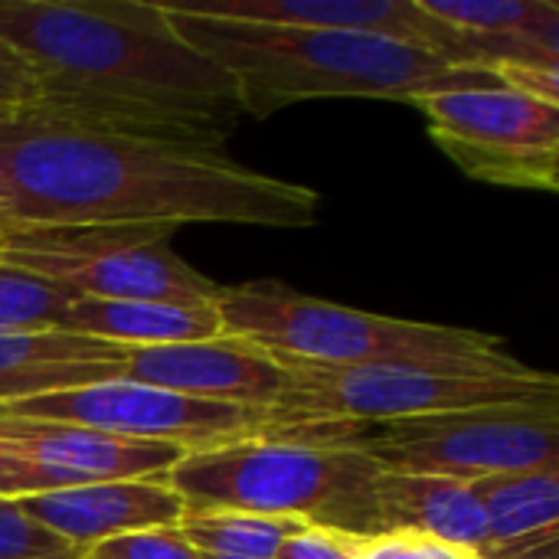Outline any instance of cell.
Instances as JSON below:
<instances>
[{
  "label": "cell",
  "instance_id": "603a6c76",
  "mask_svg": "<svg viewBox=\"0 0 559 559\" xmlns=\"http://www.w3.org/2000/svg\"><path fill=\"white\" fill-rule=\"evenodd\" d=\"M88 559H203L177 527H154V531H138L124 537H111L98 547H92Z\"/></svg>",
  "mask_w": 559,
  "mask_h": 559
},
{
  "label": "cell",
  "instance_id": "d6986e66",
  "mask_svg": "<svg viewBox=\"0 0 559 559\" xmlns=\"http://www.w3.org/2000/svg\"><path fill=\"white\" fill-rule=\"evenodd\" d=\"M295 518H265L242 511H200L183 514L177 531L200 557L226 559H275L282 544L305 527Z\"/></svg>",
  "mask_w": 559,
  "mask_h": 559
},
{
  "label": "cell",
  "instance_id": "277c9868",
  "mask_svg": "<svg viewBox=\"0 0 559 559\" xmlns=\"http://www.w3.org/2000/svg\"><path fill=\"white\" fill-rule=\"evenodd\" d=\"M377 475L380 465L331 429H288L187 452L167 472V485L183 501V514L295 518L377 540L383 537Z\"/></svg>",
  "mask_w": 559,
  "mask_h": 559
},
{
  "label": "cell",
  "instance_id": "2e32d148",
  "mask_svg": "<svg viewBox=\"0 0 559 559\" xmlns=\"http://www.w3.org/2000/svg\"><path fill=\"white\" fill-rule=\"evenodd\" d=\"M124 347L66 331L0 334V406L121 377Z\"/></svg>",
  "mask_w": 559,
  "mask_h": 559
},
{
  "label": "cell",
  "instance_id": "f1b7e54d",
  "mask_svg": "<svg viewBox=\"0 0 559 559\" xmlns=\"http://www.w3.org/2000/svg\"><path fill=\"white\" fill-rule=\"evenodd\" d=\"M79 559H88V557H79Z\"/></svg>",
  "mask_w": 559,
  "mask_h": 559
},
{
  "label": "cell",
  "instance_id": "6da1fadb",
  "mask_svg": "<svg viewBox=\"0 0 559 559\" xmlns=\"http://www.w3.org/2000/svg\"><path fill=\"white\" fill-rule=\"evenodd\" d=\"M321 197L219 147L115 128L49 105L0 111V219L26 226L239 223L308 229Z\"/></svg>",
  "mask_w": 559,
  "mask_h": 559
},
{
  "label": "cell",
  "instance_id": "4fadbf2b",
  "mask_svg": "<svg viewBox=\"0 0 559 559\" xmlns=\"http://www.w3.org/2000/svg\"><path fill=\"white\" fill-rule=\"evenodd\" d=\"M33 524L66 540L72 550L88 554L92 547L154 527H177L183 501L167 478L134 481H98L13 501Z\"/></svg>",
  "mask_w": 559,
  "mask_h": 559
},
{
  "label": "cell",
  "instance_id": "ac0fdd59",
  "mask_svg": "<svg viewBox=\"0 0 559 559\" xmlns=\"http://www.w3.org/2000/svg\"><path fill=\"white\" fill-rule=\"evenodd\" d=\"M59 331L108 341L118 347H167V344L223 337L216 305L102 301V298H75Z\"/></svg>",
  "mask_w": 559,
  "mask_h": 559
},
{
  "label": "cell",
  "instance_id": "7a4b0ae2",
  "mask_svg": "<svg viewBox=\"0 0 559 559\" xmlns=\"http://www.w3.org/2000/svg\"><path fill=\"white\" fill-rule=\"evenodd\" d=\"M0 39L39 105L219 147L242 118L233 79L147 0H0Z\"/></svg>",
  "mask_w": 559,
  "mask_h": 559
},
{
  "label": "cell",
  "instance_id": "9c48e42d",
  "mask_svg": "<svg viewBox=\"0 0 559 559\" xmlns=\"http://www.w3.org/2000/svg\"><path fill=\"white\" fill-rule=\"evenodd\" d=\"M432 141L475 180L554 193L559 108L504 85L436 92L416 102Z\"/></svg>",
  "mask_w": 559,
  "mask_h": 559
},
{
  "label": "cell",
  "instance_id": "484cf974",
  "mask_svg": "<svg viewBox=\"0 0 559 559\" xmlns=\"http://www.w3.org/2000/svg\"><path fill=\"white\" fill-rule=\"evenodd\" d=\"M33 102H39V88L29 66L16 56L13 46L0 39V111H13Z\"/></svg>",
  "mask_w": 559,
  "mask_h": 559
},
{
  "label": "cell",
  "instance_id": "8992f818",
  "mask_svg": "<svg viewBox=\"0 0 559 559\" xmlns=\"http://www.w3.org/2000/svg\"><path fill=\"white\" fill-rule=\"evenodd\" d=\"M285 393L262 416L265 436L288 429H370L400 419L531 403L557 396L554 373H475L455 367H350L331 370L282 360Z\"/></svg>",
  "mask_w": 559,
  "mask_h": 559
},
{
  "label": "cell",
  "instance_id": "8fae6325",
  "mask_svg": "<svg viewBox=\"0 0 559 559\" xmlns=\"http://www.w3.org/2000/svg\"><path fill=\"white\" fill-rule=\"evenodd\" d=\"M183 455L177 445L0 413V498L7 501L98 481L167 478Z\"/></svg>",
  "mask_w": 559,
  "mask_h": 559
},
{
  "label": "cell",
  "instance_id": "5bb4252c",
  "mask_svg": "<svg viewBox=\"0 0 559 559\" xmlns=\"http://www.w3.org/2000/svg\"><path fill=\"white\" fill-rule=\"evenodd\" d=\"M197 13L269 26L347 29L400 39L462 66L465 36L423 10L419 0H213L187 3Z\"/></svg>",
  "mask_w": 559,
  "mask_h": 559
},
{
  "label": "cell",
  "instance_id": "5b68a950",
  "mask_svg": "<svg viewBox=\"0 0 559 559\" xmlns=\"http://www.w3.org/2000/svg\"><path fill=\"white\" fill-rule=\"evenodd\" d=\"M223 337L242 341L282 360L350 370V367H455L475 373H524L498 337L357 311L324 298L298 295L282 282L223 288Z\"/></svg>",
  "mask_w": 559,
  "mask_h": 559
},
{
  "label": "cell",
  "instance_id": "4316f807",
  "mask_svg": "<svg viewBox=\"0 0 559 559\" xmlns=\"http://www.w3.org/2000/svg\"><path fill=\"white\" fill-rule=\"evenodd\" d=\"M475 559H531V557H504V554H491V550H481V554H475Z\"/></svg>",
  "mask_w": 559,
  "mask_h": 559
},
{
  "label": "cell",
  "instance_id": "ba28073f",
  "mask_svg": "<svg viewBox=\"0 0 559 559\" xmlns=\"http://www.w3.org/2000/svg\"><path fill=\"white\" fill-rule=\"evenodd\" d=\"M380 468L481 481L559 465V393L481 409H459L370 429H331Z\"/></svg>",
  "mask_w": 559,
  "mask_h": 559
},
{
  "label": "cell",
  "instance_id": "e0dca14e",
  "mask_svg": "<svg viewBox=\"0 0 559 559\" xmlns=\"http://www.w3.org/2000/svg\"><path fill=\"white\" fill-rule=\"evenodd\" d=\"M491 554L559 559V465L472 481Z\"/></svg>",
  "mask_w": 559,
  "mask_h": 559
},
{
  "label": "cell",
  "instance_id": "52a82bcc",
  "mask_svg": "<svg viewBox=\"0 0 559 559\" xmlns=\"http://www.w3.org/2000/svg\"><path fill=\"white\" fill-rule=\"evenodd\" d=\"M174 233L170 223L26 226L0 219V262L75 298L216 305L223 288L170 249Z\"/></svg>",
  "mask_w": 559,
  "mask_h": 559
},
{
  "label": "cell",
  "instance_id": "44dd1931",
  "mask_svg": "<svg viewBox=\"0 0 559 559\" xmlns=\"http://www.w3.org/2000/svg\"><path fill=\"white\" fill-rule=\"evenodd\" d=\"M72 301V292L26 269L0 262V334L59 331Z\"/></svg>",
  "mask_w": 559,
  "mask_h": 559
},
{
  "label": "cell",
  "instance_id": "3957f363",
  "mask_svg": "<svg viewBox=\"0 0 559 559\" xmlns=\"http://www.w3.org/2000/svg\"><path fill=\"white\" fill-rule=\"evenodd\" d=\"M160 7L177 33L233 79L242 115L252 118L311 98L416 102L436 92L498 85L485 69L455 66L439 52L373 33L219 20L187 3Z\"/></svg>",
  "mask_w": 559,
  "mask_h": 559
},
{
  "label": "cell",
  "instance_id": "7402d4cb",
  "mask_svg": "<svg viewBox=\"0 0 559 559\" xmlns=\"http://www.w3.org/2000/svg\"><path fill=\"white\" fill-rule=\"evenodd\" d=\"M66 540L33 524L13 501L0 498V559H79Z\"/></svg>",
  "mask_w": 559,
  "mask_h": 559
},
{
  "label": "cell",
  "instance_id": "ffe728a7",
  "mask_svg": "<svg viewBox=\"0 0 559 559\" xmlns=\"http://www.w3.org/2000/svg\"><path fill=\"white\" fill-rule=\"evenodd\" d=\"M439 23L472 36H527L559 29L554 0H419Z\"/></svg>",
  "mask_w": 559,
  "mask_h": 559
},
{
  "label": "cell",
  "instance_id": "d4e9b609",
  "mask_svg": "<svg viewBox=\"0 0 559 559\" xmlns=\"http://www.w3.org/2000/svg\"><path fill=\"white\" fill-rule=\"evenodd\" d=\"M364 559H475V550L452 547L419 534H383L367 544Z\"/></svg>",
  "mask_w": 559,
  "mask_h": 559
},
{
  "label": "cell",
  "instance_id": "9a60e30c",
  "mask_svg": "<svg viewBox=\"0 0 559 559\" xmlns=\"http://www.w3.org/2000/svg\"><path fill=\"white\" fill-rule=\"evenodd\" d=\"M373 501L383 534H419L481 554L488 524L472 481L380 468Z\"/></svg>",
  "mask_w": 559,
  "mask_h": 559
},
{
  "label": "cell",
  "instance_id": "83f0119b",
  "mask_svg": "<svg viewBox=\"0 0 559 559\" xmlns=\"http://www.w3.org/2000/svg\"><path fill=\"white\" fill-rule=\"evenodd\" d=\"M203 559H226V557H203Z\"/></svg>",
  "mask_w": 559,
  "mask_h": 559
},
{
  "label": "cell",
  "instance_id": "7c38bea8",
  "mask_svg": "<svg viewBox=\"0 0 559 559\" xmlns=\"http://www.w3.org/2000/svg\"><path fill=\"white\" fill-rule=\"evenodd\" d=\"M124 380L174 390L203 403L269 413L285 393V367L242 341L213 337L167 347H124Z\"/></svg>",
  "mask_w": 559,
  "mask_h": 559
},
{
  "label": "cell",
  "instance_id": "cb8c5ba5",
  "mask_svg": "<svg viewBox=\"0 0 559 559\" xmlns=\"http://www.w3.org/2000/svg\"><path fill=\"white\" fill-rule=\"evenodd\" d=\"M367 544L370 540L334 531V527L305 524L282 544L275 559H364Z\"/></svg>",
  "mask_w": 559,
  "mask_h": 559
},
{
  "label": "cell",
  "instance_id": "30bf717a",
  "mask_svg": "<svg viewBox=\"0 0 559 559\" xmlns=\"http://www.w3.org/2000/svg\"><path fill=\"white\" fill-rule=\"evenodd\" d=\"M0 413L23 416V419L69 423L134 442L177 445L183 452H200V449H216V445L265 436V419L255 409L203 403L124 377L20 400L0 406Z\"/></svg>",
  "mask_w": 559,
  "mask_h": 559
}]
</instances>
